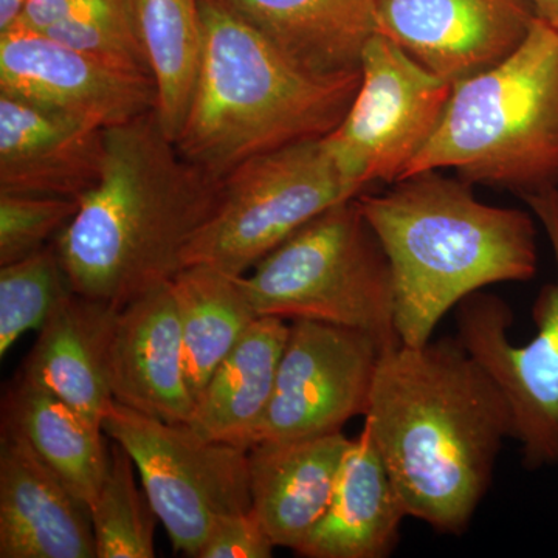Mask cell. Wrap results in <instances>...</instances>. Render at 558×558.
<instances>
[{"mask_svg":"<svg viewBox=\"0 0 558 558\" xmlns=\"http://www.w3.org/2000/svg\"><path fill=\"white\" fill-rule=\"evenodd\" d=\"M365 425L411 519L468 531L486 497L512 411L458 337L381 355Z\"/></svg>","mask_w":558,"mask_h":558,"instance_id":"1","label":"cell"},{"mask_svg":"<svg viewBox=\"0 0 558 558\" xmlns=\"http://www.w3.org/2000/svg\"><path fill=\"white\" fill-rule=\"evenodd\" d=\"M220 189L183 159L156 110L106 128L100 178L53 242L73 290L120 311L170 282Z\"/></svg>","mask_w":558,"mask_h":558,"instance_id":"2","label":"cell"},{"mask_svg":"<svg viewBox=\"0 0 558 558\" xmlns=\"http://www.w3.org/2000/svg\"><path fill=\"white\" fill-rule=\"evenodd\" d=\"M391 185L365 191L359 204L391 264L402 344L428 343L440 319L473 293L537 274V229L529 213L484 204L470 183L440 171Z\"/></svg>","mask_w":558,"mask_h":558,"instance_id":"3","label":"cell"},{"mask_svg":"<svg viewBox=\"0 0 558 558\" xmlns=\"http://www.w3.org/2000/svg\"><path fill=\"white\" fill-rule=\"evenodd\" d=\"M199 76L175 140L183 159L222 180L252 157L326 137L339 126L360 75L315 78L222 0H199Z\"/></svg>","mask_w":558,"mask_h":558,"instance_id":"4","label":"cell"},{"mask_svg":"<svg viewBox=\"0 0 558 558\" xmlns=\"http://www.w3.org/2000/svg\"><path fill=\"white\" fill-rule=\"evenodd\" d=\"M442 170L520 196L557 185V31L535 17L519 49L453 84L438 130L403 178Z\"/></svg>","mask_w":558,"mask_h":558,"instance_id":"5","label":"cell"},{"mask_svg":"<svg viewBox=\"0 0 558 558\" xmlns=\"http://www.w3.org/2000/svg\"><path fill=\"white\" fill-rule=\"evenodd\" d=\"M259 317L312 319L399 347L391 264L359 197L340 202L241 277Z\"/></svg>","mask_w":558,"mask_h":558,"instance_id":"6","label":"cell"},{"mask_svg":"<svg viewBox=\"0 0 558 558\" xmlns=\"http://www.w3.org/2000/svg\"><path fill=\"white\" fill-rule=\"evenodd\" d=\"M359 196L323 137L259 154L222 179L218 207L186 247L183 267L244 277L326 209Z\"/></svg>","mask_w":558,"mask_h":558,"instance_id":"7","label":"cell"},{"mask_svg":"<svg viewBox=\"0 0 558 558\" xmlns=\"http://www.w3.org/2000/svg\"><path fill=\"white\" fill-rule=\"evenodd\" d=\"M521 197L546 231L556 260V278L539 290L532 310L537 330L526 344L513 343L509 304L480 290L458 304L457 337L501 389L523 464L537 470L558 468V183Z\"/></svg>","mask_w":558,"mask_h":558,"instance_id":"8","label":"cell"},{"mask_svg":"<svg viewBox=\"0 0 558 558\" xmlns=\"http://www.w3.org/2000/svg\"><path fill=\"white\" fill-rule=\"evenodd\" d=\"M102 432L130 453L157 519L178 553L199 554L211 524L250 512L248 450L205 438L113 400Z\"/></svg>","mask_w":558,"mask_h":558,"instance_id":"9","label":"cell"},{"mask_svg":"<svg viewBox=\"0 0 558 558\" xmlns=\"http://www.w3.org/2000/svg\"><path fill=\"white\" fill-rule=\"evenodd\" d=\"M451 87L376 33L363 51L354 100L323 137L343 178L360 194L402 179L438 130Z\"/></svg>","mask_w":558,"mask_h":558,"instance_id":"10","label":"cell"},{"mask_svg":"<svg viewBox=\"0 0 558 558\" xmlns=\"http://www.w3.org/2000/svg\"><path fill=\"white\" fill-rule=\"evenodd\" d=\"M385 351L362 330L312 319L292 322L274 396L252 447L343 432L352 417H365Z\"/></svg>","mask_w":558,"mask_h":558,"instance_id":"11","label":"cell"},{"mask_svg":"<svg viewBox=\"0 0 558 558\" xmlns=\"http://www.w3.org/2000/svg\"><path fill=\"white\" fill-rule=\"evenodd\" d=\"M0 94L101 130L153 112L157 102L153 81L116 72L22 25L0 35Z\"/></svg>","mask_w":558,"mask_h":558,"instance_id":"12","label":"cell"},{"mask_svg":"<svg viewBox=\"0 0 558 558\" xmlns=\"http://www.w3.org/2000/svg\"><path fill=\"white\" fill-rule=\"evenodd\" d=\"M377 21L417 64L454 84L519 49L535 14L526 0H377Z\"/></svg>","mask_w":558,"mask_h":558,"instance_id":"13","label":"cell"},{"mask_svg":"<svg viewBox=\"0 0 558 558\" xmlns=\"http://www.w3.org/2000/svg\"><path fill=\"white\" fill-rule=\"evenodd\" d=\"M108 381L116 402L171 424L194 410L182 326L170 282L119 311L108 349Z\"/></svg>","mask_w":558,"mask_h":558,"instance_id":"14","label":"cell"},{"mask_svg":"<svg viewBox=\"0 0 558 558\" xmlns=\"http://www.w3.org/2000/svg\"><path fill=\"white\" fill-rule=\"evenodd\" d=\"M0 558H97L89 506L0 427Z\"/></svg>","mask_w":558,"mask_h":558,"instance_id":"15","label":"cell"},{"mask_svg":"<svg viewBox=\"0 0 558 558\" xmlns=\"http://www.w3.org/2000/svg\"><path fill=\"white\" fill-rule=\"evenodd\" d=\"M105 130L0 94V193L81 199L100 178Z\"/></svg>","mask_w":558,"mask_h":558,"instance_id":"16","label":"cell"},{"mask_svg":"<svg viewBox=\"0 0 558 558\" xmlns=\"http://www.w3.org/2000/svg\"><path fill=\"white\" fill-rule=\"evenodd\" d=\"M349 442L336 432L250 447L252 512L275 546L295 553L325 515Z\"/></svg>","mask_w":558,"mask_h":558,"instance_id":"17","label":"cell"},{"mask_svg":"<svg viewBox=\"0 0 558 558\" xmlns=\"http://www.w3.org/2000/svg\"><path fill=\"white\" fill-rule=\"evenodd\" d=\"M293 65L319 80L360 75L379 33L377 0H222Z\"/></svg>","mask_w":558,"mask_h":558,"instance_id":"18","label":"cell"},{"mask_svg":"<svg viewBox=\"0 0 558 558\" xmlns=\"http://www.w3.org/2000/svg\"><path fill=\"white\" fill-rule=\"evenodd\" d=\"M409 517L373 436L363 425L351 439L332 498L295 554L306 558H385Z\"/></svg>","mask_w":558,"mask_h":558,"instance_id":"19","label":"cell"},{"mask_svg":"<svg viewBox=\"0 0 558 558\" xmlns=\"http://www.w3.org/2000/svg\"><path fill=\"white\" fill-rule=\"evenodd\" d=\"M117 314L109 304L73 293L44 323L21 371L101 429L113 403L106 363Z\"/></svg>","mask_w":558,"mask_h":558,"instance_id":"20","label":"cell"},{"mask_svg":"<svg viewBox=\"0 0 558 558\" xmlns=\"http://www.w3.org/2000/svg\"><path fill=\"white\" fill-rule=\"evenodd\" d=\"M289 329L288 319L256 318L197 396L186 424L205 438L248 450L274 396Z\"/></svg>","mask_w":558,"mask_h":558,"instance_id":"21","label":"cell"},{"mask_svg":"<svg viewBox=\"0 0 558 558\" xmlns=\"http://www.w3.org/2000/svg\"><path fill=\"white\" fill-rule=\"evenodd\" d=\"M2 424L20 433L69 490L90 506L110 462L100 427L21 374L3 395Z\"/></svg>","mask_w":558,"mask_h":558,"instance_id":"22","label":"cell"},{"mask_svg":"<svg viewBox=\"0 0 558 558\" xmlns=\"http://www.w3.org/2000/svg\"><path fill=\"white\" fill-rule=\"evenodd\" d=\"M170 286L182 326L186 376L196 399L259 315L242 288L241 277L216 267H183Z\"/></svg>","mask_w":558,"mask_h":558,"instance_id":"23","label":"cell"},{"mask_svg":"<svg viewBox=\"0 0 558 558\" xmlns=\"http://www.w3.org/2000/svg\"><path fill=\"white\" fill-rule=\"evenodd\" d=\"M132 22L156 86V116L175 143L199 76V0H130Z\"/></svg>","mask_w":558,"mask_h":558,"instance_id":"24","label":"cell"},{"mask_svg":"<svg viewBox=\"0 0 558 558\" xmlns=\"http://www.w3.org/2000/svg\"><path fill=\"white\" fill-rule=\"evenodd\" d=\"M134 461L120 444L110 447L108 475L90 502L97 558L156 556V512L135 483Z\"/></svg>","mask_w":558,"mask_h":558,"instance_id":"25","label":"cell"},{"mask_svg":"<svg viewBox=\"0 0 558 558\" xmlns=\"http://www.w3.org/2000/svg\"><path fill=\"white\" fill-rule=\"evenodd\" d=\"M76 293L54 244L0 267V357Z\"/></svg>","mask_w":558,"mask_h":558,"instance_id":"26","label":"cell"},{"mask_svg":"<svg viewBox=\"0 0 558 558\" xmlns=\"http://www.w3.org/2000/svg\"><path fill=\"white\" fill-rule=\"evenodd\" d=\"M80 208V199L0 193V267L47 247Z\"/></svg>","mask_w":558,"mask_h":558,"instance_id":"27","label":"cell"},{"mask_svg":"<svg viewBox=\"0 0 558 558\" xmlns=\"http://www.w3.org/2000/svg\"><path fill=\"white\" fill-rule=\"evenodd\" d=\"M275 548L263 524L250 510L216 519L197 558H270Z\"/></svg>","mask_w":558,"mask_h":558,"instance_id":"28","label":"cell"},{"mask_svg":"<svg viewBox=\"0 0 558 558\" xmlns=\"http://www.w3.org/2000/svg\"><path fill=\"white\" fill-rule=\"evenodd\" d=\"M28 0H0V35L20 25Z\"/></svg>","mask_w":558,"mask_h":558,"instance_id":"29","label":"cell"},{"mask_svg":"<svg viewBox=\"0 0 558 558\" xmlns=\"http://www.w3.org/2000/svg\"><path fill=\"white\" fill-rule=\"evenodd\" d=\"M537 20L558 32V0H526Z\"/></svg>","mask_w":558,"mask_h":558,"instance_id":"30","label":"cell"}]
</instances>
